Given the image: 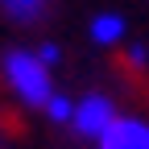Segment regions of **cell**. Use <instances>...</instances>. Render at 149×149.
<instances>
[{
  "label": "cell",
  "instance_id": "cell-2",
  "mask_svg": "<svg viewBox=\"0 0 149 149\" xmlns=\"http://www.w3.org/2000/svg\"><path fill=\"white\" fill-rule=\"evenodd\" d=\"M74 133H83V137H104L112 124H116V108H112V100H104V95H83L79 100V108H74Z\"/></svg>",
  "mask_w": 149,
  "mask_h": 149
},
{
  "label": "cell",
  "instance_id": "cell-6",
  "mask_svg": "<svg viewBox=\"0 0 149 149\" xmlns=\"http://www.w3.org/2000/svg\"><path fill=\"white\" fill-rule=\"evenodd\" d=\"M74 108H79V104H70L66 95H58V91H54V100L46 104V116L58 120V124H66V120H74Z\"/></svg>",
  "mask_w": 149,
  "mask_h": 149
},
{
  "label": "cell",
  "instance_id": "cell-5",
  "mask_svg": "<svg viewBox=\"0 0 149 149\" xmlns=\"http://www.w3.org/2000/svg\"><path fill=\"white\" fill-rule=\"evenodd\" d=\"M0 4H4V13L13 17V21H33L46 0H0Z\"/></svg>",
  "mask_w": 149,
  "mask_h": 149
},
{
  "label": "cell",
  "instance_id": "cell-7",
  "mask_svg": "<svg viewBox=\"0 0 149 149\" xmlns=\"http://www.w3.org/2000/svg\"><path fill=\"white\" fill-rule=\"evenodd\" d=\"M37 58H42L46 66H54V62H58V58H62V50H58V46H54V42H46L42 50H37Z\"/></svg>",
  "mask_w": 149,
  "mask_h": 149
},
{
  "label": "cell",
  "instance_id": "cell-8",
  "mask_svg": "<svg viewBox=\"0 0 149 149\" xmlns=\"http://www.w3.org/2000/svg\"><path fill=\"white\" fill-rule=\"evenodd\" d=\"M149 58V54H145V46H128V62H133V66H141Z\"/></svg>",
  "mask_w": 149,
  "mask_h": 149
},
{
  "label": "cell",
  "instance_id": "cell-3",
  "mask_svg": "<svg viewBox=\"0 0 149 149\" xmlns=\"http://www.w3.org/2000/svg\"><path fill=\"white\" fill-rule=\"evenodd\" d=\"M100 149H149V124L116 116V124L100 137Z\"/></svg>",
  "mask_w": 149,
  "mask_h": 149
},
{
  "label": "cell",
  "instance_id": "cell-1",
  "mask_svg": "<svg viewBox=\"0 0 149 149\" xmlns=\"http://www.w3.org/2000/svg\"><path fill=\"white\" fill-rule=\"evenodd\" d=\"M4 79L8 87L21 95L25 104L33 108H46L54 100V87H50V66L37 58V54H25V50H8L4 54Z\"/></svg>",
  "mask_w": 149,
  "mask_h": 149
},
{
  "label": "cell",
  "instance_id": "cell-4",
  "mask_svg": "<svg viewBox=\"0 0 149 149\" xmlns=\"http://www.w3.org/2000/svg\"><path fill=\"white\" fill-rule=\"evenodd\" d=\"M124 33H128V25H124L120 13H100L95 21H91V37H95L100 46H116Z\"/></svg>",
  "mask_w": 149,
  "mask_h": 149
}]
</instances>
